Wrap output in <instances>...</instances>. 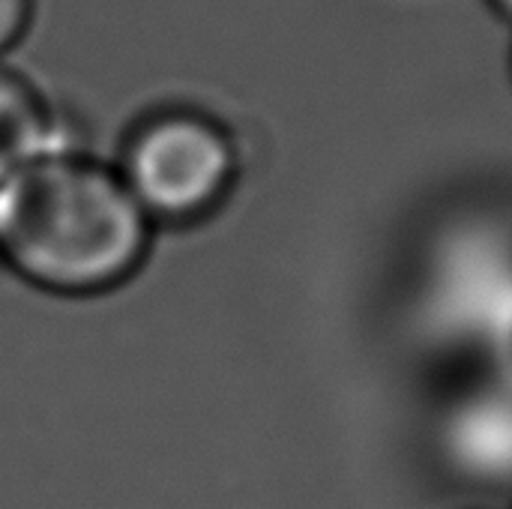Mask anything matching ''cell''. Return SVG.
Masks as SVG:
<instances>
[{
    "label": "cell",
    "mask_w": 512,
    "mask_h": 509,
    "mask_svg": "<svg viewBox=\"0 0 512 509\" xmlns=\"http://www.w3.org/2000/svg\"><path fill=\"white\" fill-rule=\"evenodd\" d=\"M150 246V216L123 174L51 147L0 180V258L30 285L96 294L129 279Z\"/></svg>",
    "instance_id": "1"
},
{
    "label": "cell",
    "mask_w": 512,
    "mask_h": 509,
    "mask_svg": "<svg viewBox=\"0 0 512 509\" xmlns=\"http://www.w3.org/2000/svg\"><path fill=\"white\" fill-rule=\"evenodd\" d=\"M123 180L144 207L162 219L210 213L234 183L237 153L231 138L201 114H162L129 144Z\"/></svg>",
    "instance_id": "2"
},
{
    "label": "cell",
    "mask_w": 512,
    "mask_h": 509,
    "mask_svg": "<svg viewBox=\"0 0 512 509\" xmlns=\"http://www.w3.org/2000/svg\"><path fill=\"white\" fill-rule=\"evenodd\" d=\"M51 147L57 144L42 99L27 81L0 69V180Z\"/></svg>",
    "instance_id": "3"
},
{
    "label": "cell",
    "mask_w": 512,
    "mask_h": 509,
    "mask_svg": "<svg viewBox=\"0 0 512 509\" xmlns=\"http://www.w3.org/2000/svg\"><path fill=\"white\" fill-rule=\"evenodd\" d=\"M33 0H0V57L24 36Z\"/></svg>",
    "instance_id": "4"
},
{
    "label": "cell",
    "mask_w": 512,
    "mask_h": 509,
    "mask_svg": "<svg viewBox=\"0 0 512 509\" xmlns=\"http://www.w3.org/2000/svg\"><path fill=\"white\" fill-rule=\"evenodd\" d=\"M501 15H507V18H512V0H489Z\"/></svg>",
    "instance_id": "5"
}]
</instances>
